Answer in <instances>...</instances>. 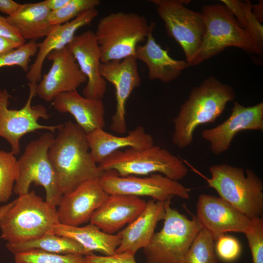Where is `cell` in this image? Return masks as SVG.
I'll use <instances>...</instances> for the list:
<instances>
[{
    "label": "cell",
    "instance_id": "cb8c5ba5",
    "mask_svg": "<svg viewBox=\"0 0 263 263\" xmlns=\"http://www.w3.org/2000/svg\"><path fill=\"white\" fill-rule=\"evenodd\" d=\"M91 155L97 164L112 153L124 148L145 149L154 145L152 136L138 126L125 136H116L96 129L86 133Z\"/></svg>",
    "mask_w": 263,
    "mask_h": 263
},
{
    "label": "cell",
    "instance_id": "30bf717a",
    "mask_svg": "<svg viewBox=\"0 0 263 263\" xmlns=\"http://www.w3.org/2000/svg\"><path fill=\"white\" fill-rule=\"evenodd\" d=\"M159 17L164 21L168 35L182 48L186 61L192 66L200 47L205 32L201 13L185 5L188 0H152Z\"/></svg>",
    "mask_w": 263,
    "mask_h": 263
},
{
    "label": "cell",
    "instance_id": "83f0119b",
    "mask_svg": "<svg viewBox=\"0 0 263 263\" xmlns=\"http://www.w3.org/2000/svg\"><path fill=\"white\" fill-rule=\"evenodd\" d=\"M183 263H218L214 240L201 229L187 252Z\"/></svg>",
    "mask_w": 263,
    "mask_h": 263
},
{
    "label": "cell",
    "instance_id": "836d02e7",
    "mask_svg": "<svg viewBox=\"0 0 263 263\" xmlns=\"http://www.w3.org/2000/svg\"><path fill=\"white\" fill-rule=\"evenodd\" d=\"M215 252L217 258L225 263H231L237 260L242 253L239 241L235 237L225 234L216 240Z\"/></svg>",
    "mask_w": 263,
    "mask_h": 263
},
{
    "label": "cell",
    "instance_id": "ffe728a7",
    "mask_svg": "<svg viewBox=\"0 0 263 263\" xmlns=\"http://www.w3.org/2000/svg\"><path fill=\"white\" fill-rule=\"evenodd\" d=\"M97 15L96 8L84 12L69 22L56 25L42 42L38 43L36 58L26 75L29 83L38 84L41 79L42 66L48 55L53 51L67 46L76 31L90 24Z\"/></svg>",
    "mask_w": 263,
    "mask_h": 263
},
{
    "label": "cell",
    "instance_id": "2e32d148",
    "mask_svg": "<svg viewBox=\"0 0 263 263\" xmlns=\"http://www.w3.org/2000/svg\"><path fill=\"white\" fill-rule=\"evenodd\" d=\"M245 130L263 131V102L245 107L234 102L232 112L224 122L204 130L202 137L210 145L212 153L219 155L227 151L236 135Z\"/></svg>",
    "mask_w": 263,
    "mask_h": 263
},
{
    "label": "cell",
    "instance_id": "52a82bcc",
    "mask_svg": "<svg viewBox=\"0 0 263 263\" xmlns=\"http://www.w3.org/2000/svg\"><path fill=\"white\" fill-rule=\"evenodd\" d=\"M98 167L103 172L113 171L120 176L160 173L178 181L188 173L182 160L167 150L154 145L142 149L116 150L107 156Z\"/></svg>",
    "mask_w": 263,
    "mask_h": 263
},
{
    "label": "cell",
    "instance_id": "d6986e66",
    "mask_svg": "<svg viewBox=\"0 0 263 263\" xmlns=\"http://www.w3.org/2000/svg\"><path fill=\"white\" fill-rule=\"evenodd\" d=\"M146 204L139 197L110 194L93 213L90 221L103 232L114 234L136 219Z\"/></svg>",
    "mask_w": 263,
    "mask_h": 263
},
{
    "label": "cell",
    "instance_id": "60d3db41",
    "mask_svg": "<svg viewBox=\"0 0 263 263\" xmlns=\"http://www.w3.org/2000/svg\"><path fill=\"white\" fill-rule=\"evenodd\" d=\"M252 11L260 22H263V1L252 6Z\"/></svg>",
    "mask_w": 263,
    "mask_h": 263
},
{
    "label": "cell",
    "instance_id": "ba28073f",
    "mask_svg": "<svg viewBox=\"0 0 263 263\" xmlns=\"http://www.w3.org/2000/svg\"><path fill=\"white\" fill-rule=\"evenodd\" d=\"M165 202L166 215L162 229L143 248L147 263H183L202 228L195 216L191 219Z\"/></svg>",
    "mask_w": 263,
    "mask_h": 263
},
{
    "label": "cell",
    "instance_id": "4dcf8cb0",
    "mask_svg": "<svg viewBox=\"0 0 263 263\" xmlns=\"http://www.w3.org/2000/svg\"><path fill=\"white\" fill-rule=\"evenodd\" d=\"M100 3L99 0H70L61 9L51 11L49 20L52 25H59L74 19L87 10L95 9Z\"/></svg>",
    "mask_w": 263,
    "mask_h": 263
},
{
    "label": "cell",
    "instance_id": "1f68e13d",
    "mask_svg": "<svg viewBox=\"0 0 263 263\" xmlns=\"http://www.w3.org/2000/svg\"><path fill=\"white\" fill-rule=\"evenodd\" d=\"M38 50V43L30 40L16 49L0 55V68L18 66L27 72L30 58L37 54Z\"/></svg>",
    "mask_w": 263,
    "mask_h": 263
},
{
    "label": "cell",
    "instance_id": "8d00e7d4",
    "mask_svg": "<svg viewBox=\"0 0 263 263\" xmlns=\"http://www.w3.org/2000/svg\"><path fill=\"white\" fill-rule=\"evenodd\" d=\"M0 36L13 40L25 43L19 31L12 26L7 20L6 18L0 15Z\"/></svg>",
    "mask_w": 263,
    "mask_h": 263
},
{
    "label": "cell",
    "instance_id": "d4e9b609",
    "mask_svg": "<svg viewBox=\"0 0 263 263\" xmlns=\"http://www.w3.org/2000/svg\"><path fill=\"white\" fill-rule=\"evenodd\" d=\"M53 233L73 239L89 251L99 252L106 256L115 254L121 241L118 233H106L91 223L83 226H68L59 223L54 227Z\"/></svg>",
    "mask_w": 263,
    "mask_h": 263
},
{
    "label": "cell",
    "instance_id": "6da1fadb",
    "mask_svg": "<svg viewBox=\"0 0 263 263\" xmlns=\"http://www.w3.org/2000/svg\"><path fill=\"white\" fill-rule=\"evenodd\" d=\"M48 151L63 194L82 184L99 178L104 172L92 158L86 133L71 121L62 124Z\"/></svg>",
    "mask_w": 263,
    "mask_h": 263
},
{
    "label": "cell",
    "instance_id": "5b68a950",
    "mask_svg": "<svg viewBox=\"0 0 263 263\" xmlns=\"http://www.w3.org/2000/svg\"><path fill=\"white\" fill-rule=\"evenodd\" d=\"M201 13L205 32L192 66L218 55L228 47H236L253 55L262 54L249 34L225 5H205Z\"/></svg>",
    "mask_w": 263,
    "mask_h": 263
},
{
    "label": "cell",
    "instance_id": "7c38bea8",
    "mask_svg": "<svg viewBox=\"0 0 263 263\" xmlns=\"http://www.w3.org/2000/svg\"><path fill=\"white\" fill-rule=\"evenodd\" d=\"M104 189L109 194L150 197L155 201H171L175 196L187 199L190 189L178 181L160 173L150 176H120L113 171H106L99 178Z\"/></svg>",
    "mask_w": 263,
    "mask_h": 263
},
{
    "label": "cell",
    "instance_id": "9a60e30c",
    "mask_svg": "<svg viewBox=\"0 0 263 263\" xmlns=\"http://www.w3.org/2000/svg\"><path fill=\"white\" fill-rule=\"evenodd\" d=\"M99 71L101 76L112 83L115 90V111L112 117L110 129L116 133L124 134L127 132V101L141 82L137 59L130 56L121 60L101 62Z\"/></svg>",
    "mask_w": 263,
    "mask_h": 263
},
{
    "label": "cell",
    "instance_id": "3957f363",
    "mask_svg": "<svg viewBox=\"0 0 263 263\" xmlns=\"http://www.w3.org/2000/svg\"><path fill=\"white\" fill-rule=\"evenodd\" d=\"M59 223L56 207L32 190L18 196L0 219V237L7 243L26 242L53 233Z\"/></svg>",
    "mask_w": 263,
    "mask_h": 263
},
{
    "label": "cell",
    "instance_id": "e0dca14e",
    "mask_svg": "<svg viewBox=\"0 0 263 263\" xmlns=\"http://www.w3.org/2000/svg\"><path fill=\"white\" fill-rule=\"evenodd\" d=\"M109 195L99 178L87 181L63 194L57 208L59 223L78 226L87 223Z\"/></svg>",
    "mask_w": 263,
    "mask_h": 263
},
{
    "label": "cell",
    "instance_id": "4316f807",
    "mask_svg": "<svg viewBox=\"0 0 263 263\" xmlns=\"http://www.w3.org/2000/svg\"><path fill=\"white\" fill-rule=\"evenodd\" d=\"M6 247L14 255L30 250H38L58 254H78L82 256L93 253L75 240L54 233L47 234L26 242L7 243Z\"/></svg>",
    "mask_w": 263,
    "mask_h": 263
},
{
    "label": "cell",
    "instance_id": "8992f818",
    "mask_svg": "<svg viewBox=\"0 0 263 263\" xmlns=\"http://www.w3.org/2000/svg\"><path fill=\"white\" fill-rule=\"evenodd\" d=\"M210 178L205 177L220 197L250 219L263 213V183L251 169L226 164L210 167Z\"/></svg>",
    "mask_w": 263,
    "mask_h": 263
},
{
    "label": "cell",
    "instance_id": "7402d4cb",
    "mask_svg": "<svg viewBox=\"0 0 263 263\" xmlns=\"http://www.w3.org/2000/svg\"><path fill=\"white\" fill-rule=\"evenodd\" d=\"M61 113H69L86 133L105 127V108L102 99L81 95L76 91L61 93L52 103Z\"/></svg>",
    "mask_w": 263,
    "mask_h": 263
},
{
    "label": "cell",
    "instance_id": "d6a6232c",
    "mask_svg": "<svg viewBox=\"0 0 263 263\" xmlns=\"http://www.w3.org/2000/svg\"><path fill=\"white\" fill-rule=\"evenodd\" d=\"M251 225L244 234L250 249L253 263H263V219L262 217L251 219Z\"/></svg>",
    "mask_w": 263,
    "mask_h": 263
},
{
    "label": "cell",
    "instance_id": "484cf974",
    "mask_svg": "<svg viewBox=\"0 0 263 263\" xmlns=\"http://www.w3.org/2000/svg\"><path fill=\"white\" fill-rule=\"evenodd\" d=\"M51 12L43 1L23 4L16 15L6 17V19L19 31L25 40L35 41L47 36L56 26L49 22Z\"/></svg>",
    "mask_w": 263,
    "mask_h": 263
},
{
    "label": "cell",
    "instance_id": "277c9868",
    "mask_svg": "<svg viewBox=\"0 0 263 263\" xmlns=\"http://www.w3.org/2000/svg\"><path fill=\"white\" fill-rule=\"evenodd\" d=\"M154 22L133 12H113L98 21L94 34L101 62L106 63L134 56L137 46L146 40Z\"/></svg>",
    "mask_w": 263,
    "mask_h": 263
},
{
    "label": "cell",
    "instance_id": "7a4b0ae2",
    "mask_svg": "<svg viewBox=\"0 0 263 263\" xmlns=\"http://www.w3.org/2000/svg\"><path fill=\"white\" fill-rule=\"evenodd\" d=\"M235 96L231 87L214 76L205 79L192 89L174 118L173 143L179 149L189 146L196 129L201 125L214 122Z\"/></svg>",
    "mask_w": 263,
    "mask_h": 263
},
{
    "label": "cell",
    "instance_id": "ac0fdd59",
    "mask_svg": "<svg viewBox=\"0 0 263 263\" xmlns=\"http://www.w3.org/2000/svg\"><path fill=\"white\" fill-rule=\"evenodd\" d=\"M67 46L87 78L83 96L102 99L106 92L107 82L100 74L101 53L94 32L89 30L75 35Z\"/></svg>",
    "mask_w": 263,
    "mask_h": 263
},
{
    "label": "cell",
    "instance_id": "8fae6325",
    "mask_svg": "<svg viewBox=\"0 0 263 263\" xmlns=\"http://www.w3.org/2000/svg\"><path fill=\"white\" fill-rule=\"evenodd\" d=\"M29 94L25 105L19 110L8 108L11 97L7 90L0 89V137L6 139L15 155L20 152L19 140L25 134L38 130H46L52 132L58 130L62 124L43 125L38 121L40 118L47 120L50 115L43 105L32 106L31 103L36 95L37 84L28 83Z\"/></svg>",
    "mask_w": 263,
    "mask_h": 263
},
{
    "label": "cell",
    "instance_id": "4fadbf2b",
    "mask_svg": "<svg viewBox=\"0 0 263 263\" xmlns=\"http://www.w3.org/2000/svg\"><path fill=\"white\" fill-rule=\"evenodd\" d=\"M196 207L195 217L199 225L214 241L226 232L245 234L250 228L251 219L221 197L201 194Z\"/></svg>",
    "mask_w": 263,
    "mask_h": 263
},
{
    "label": "cell",
    "instance_id": "e575fe53",
    "mask_svg": "<svg viewBox=\"0 0 263 263\" xmlns=\"http://www.w3.org/2000/svg\"><path fill=\"white\" fill-rule=\"evenodd\" d=\"M243 5L244 17V29L249 34L262 53L263 26L252 13L251 2L245 0L243 2Z\"/></svg>",
    "mask_w": 263,
    "mask_h": 263
},
{
    "label": "cell",
    "instance_id": "ab89813d",
    "mask_svg": "<svg viewBox=\"0 0 263 263\" xmlns=\"http://www.w3.org/2000/svg\"><path fill=\"white\" fill-rule=\"evenodd\" d=\"M69 1L70 0H45L43 2L51 11H55L64 7Z\"/></svg>",
    "mask_w": 263,
    "mask_h": 263
},
{
    "label": "cell",
    "instance_id": "9c48e42d",
    "mask_svg": "<svg viewBox=\"0 0 263 263\" xmlns=\"http://www.w3.org/2000/svg\"><path fill=\"white\" fill-rule=\"evenodd\" d=\"M54 138L53 132H47L26 145L18 160L19 171L13 192L19 196L30 191L32 183L41 186L45 190V201L56 207L63 193L56 172L48 156V150Z\"/></svg>",
    "mask_w": 263,
    "mask_h": 263
},
{
    "label": "cell",
    "instance_id": "f35d334b",
    "mask_svg": "<svg viewBox=\"0 0 263 263\" xmlns=\"http://www.w3.org/2000/svg\"><path fill=\"white\" fill-rule=\"evenodd\" d=\"M24 43L6 37L0 36V55L9 52L20 47Z\"/></svg>",
    "mask_w": 263,
    "mask_h": 263
},
{
    "label": "cell",
    "instance_id": "74e56055",
    "mask_svg": "<svg viewBox=\"0 0 263 263\" xmlns=\"http://www.w3.org/2000/svg\"><path fill=\"white\" fill-rule=\"evenodd\" d=\"M22 5L12 0H0V12L12 17L20 10Z\"/></svg>",
    "mask_w": 263,
    "mask_h": 263
},
{
    "label": "cell",
    "instance_id": "f546056e",
    "mask_svg": "<svg viewBox=\"0 0 263 263\" xmlns=\"http://www.w3.org/2000/svg\"><path fill=\"white\" fill-rule=\"evenodd\" d=\"M15 263H84V256L30 250L14 254Z\"/></svg>",
    "mask_w": 263,
    "mask_h": 263
},
{
    "label": "cell",
    "instance_id": "d590c367",
    "mask_svg": "<svg viewBox=\"0 0 263 263\" xmlns=\"http://www.w3.org/2000/svg\"><path fill=\"white\" fill-rule=\"evenodd\" d=\"M134 256L127 253L108 256H99L93 253L84 256V263H137Z\"/></svg>",
    "mask_w": 263,
    "mask_h": 263
},
{
    "label": "cell",
    "instance_id": "44dd1931",
    "mask_svg": "<svg viewBox=\"0 0 263 263\" xmlns=\"http://www.w3.org/2000/svg\"><path fill=\"white\" fill-rule=\"evenodd\" d=\"M165 202L150 200L142 212L133 222L118 233L121 236L116 253H127L135 256L145 248L152 238L157 223L165 219Z\"/></svg>",
    "mask_w": 263,
    "mask_h": 263
},
{
    "label": "cell",
    "instance_id": "603a6c76",
    "mask_svg": "<svg viewBox=\"0 0 263 263\" xmlns=\"http://www.w3.org/2000/svg\"><path fill=\"white\" fill-rule=\"evenodd\" d=\"M154 26L150 29L145 43L137 46L134 57L146 64L150 80L168 83L176 79L189 66L186 60L172 58L168 51L157 43L152 34Z\"/></svg>",
    "mask_w": 263,
    "mask_h": 263
},
{
    "label": "cell",
    "instance_id": "5bb4252c",
    "mask_svg": "<svg viewBox=\"0 0 263 263\" xmlns=\"http://www.w3.org/2000/svg\"><path fill=\"white\" fill-rule=\"evenodd\" d=\"M47 59L51 67L36 86V95L42 100L52 102L58 94L76 91L87 82L68 46L52 51Z\"/></svg>",
    "mask_w": 263,
    "mask_h": 263
},
{
    "label": "cell",
    "instance_id": "f1b7e54d",
    "mask_svg": "<svg viewBox=\"0 0 263 263\" xmlns=\"http://www.w3.org/2000/svg\"><path fill=\"white\" fill-rule=\"evenodd\" d=\"M18 160L11 152L0 150V203L11 197L19 174Z\"/></svg>",
    "mask_w": 263,
    "mask_h": 263
},
{
    "label": "cell",
    "instance_id": "b9f144b4",
    "mask_svg": "<svg viewBox=\"0 0 263 263\" xmlns=\"http://www.w3.org/2000/svg\"><path fill=\"white\" fill-rule=\"evenodd\" d=\"M16 202V199L12 202L0 207V219L5 215V214L10 209Z\"/></svg>",
    "mask_w": 263,
    "mask_h": 263
}]
</instances>
